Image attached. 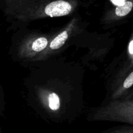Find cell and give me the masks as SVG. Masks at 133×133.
<instances>
[{"mask_svg":"<svg viewBox=\"0 0 133 133\" xmlns=\"http://www.w3.org/2000/svg\"><path fill=\"white\" fill-rule=\"evenodd\" d=\"M68 37V35L67 31H63L61 34H59L57 37L55 38L54 40H52L50 44V48L53 50H56L61 48L62 45H64L66 40H67Z\"/></svg>","mask_w":133,"mask_h":133,"instance_id":"obj_3","label":"cell"},{"mask_svg":"<svg viewBox=\"0 0 133 133\" xmlns=\"http://www.w3.org/2000/svg\"><path fill=\"white\" fill-rule=\"evenodd\" d=\"M129 53L133 55V40H131V43H130L129 46Z\"/></svg>","mask_w":133,"mask_h":133,"instance_id":"obj_8","label":"cell"},{"mask_svg":"<svg viewBox=\"0 0 133 133\" xmlns=\"http://www.w3.org/2000/svg\"><path fill=\"white\" fill-rule=\"evenodd\" d=\"M72 10L71 4L65 0H57L46 7L45 13L51 17L62 16L68 14Z\"/></svg>","mask_w":133,"mask_h":133,"instance_id":"obj_1","label":"cell"},{"mask_svg":"<svg viewBox=\"0 0 133 133\" xmlns=\"http://www.w3.org/2000/svg\"><path fill=\"white\" fill-rule=\"evenodd\" d=\"M133 3L132 1H125L123 4L117 7L115 10V13L118 16H125L131 11Z\"/></svg>","mask_w":133,"mask_h":133,"instance_id":"obj_2","label":"cell"},{"mask_svg":"<svg viewBox=\"0 0 133 133\" xmlns=\"http://www.w3.org/2000/svg\"><path fill=\"white\" fill-rule=\"evenodd\" d=\"M47 44H48V40L45 38H38L32 43V49L35 52H40L47 46Z\"/></svg>","mask_w":133,"mask_h":133,"instance_id":"obj_4","label":"cell"},{"mask_svg":"<svg viewBox=\"0 0 133 133\" xmlns=\"http://www.w3.org/2000/svg\"><path fill=\"white\" fill-rule=\"evenodd\" d=\"M112 2L114 4V5H121L122 4L124 3L125 1V0H111Z\"/></svg>","mask_w":133,"mask_h":133,"instance_id":"obj_7","label":"cell"},{"mask_svg":"<svg viewBox=\"0 0 133 133\" xmlns=\"http://www.w3.org/2000/svg\"><path fill=\"white\" fill-rule=\"evenodd\" d=\"M49 108L53 110H57L60 107V100L58 95L56 93L50 94L49 96Z\"/></svg>","mask_w":133,"mask_h":133,"instance_id":"obj_5","label":"cell"},{"mask_svg":"<svg viewBox=\"0 0 133 133\" xmlns=\"http://www.w3.org/2000/svg\"><path fill=\"white\" fill-rule=\"evenodd\" d=\"M132 85H133V72H132L128 76V77L125 79L124 83H123V87L126 89H128L129 88V87H131Z\"/></svg>","mask_w":133,"mask_h":133,"instance_id":"obj_6","label":"cell"}]
</instances>
